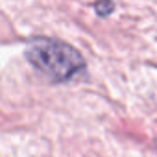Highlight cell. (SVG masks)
I'll return each mask as SVG.
<instances>
[{"label": "cell", "mask_w": 157, "mask_h": 157, "mask_svg": "<svg viewBox=\"0 0 157 157\" xmlns=\"http://www.w3.org/2000/svg\"><path fill=\"white\" fill-rule=\"evenodd\" d=\"M26 56L30 63L56 82H67L83 68V57L72 46L54 39H35L30 43Z\"/></svg>", "instance_id": "1"}]
</instances>
